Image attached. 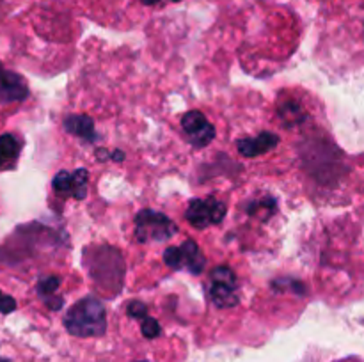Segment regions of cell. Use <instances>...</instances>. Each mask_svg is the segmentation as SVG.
<instances>
[{
    "instance_id": "8992f818",
    "label": "cell",
    "mask_w": 364,
    "mask_h": 362,
    "mask_svg": "<svg viewBox=\"0 0 364 362\" xmlns=\"http://www.w3.org/2000/svg\"><path fill=\"white\" fill-rule=\"evenodd\" d=\"M64 128H66L68 133L84 138V141L87 142H92L96 138L95 121H92L89 116H85V114L68 116L66 119H64Z\"/></svg>"
},
{
    "instance_id": "d6986e66",
    "label": "cell",
    "mask_w": 364,
    "mask_h": 362,
    "mask_svg": "<svg viewBox=\"0 0 364 362\" xmlns=\"http://www.w3.org/2000/svg\"><path fill=\"white\" fill-rule=\"evenodd\" d=\"M274 287H281V290H287V287H290L294 293L301 295V297H304V295H308V287H306V284H302L301 280H291V279H279L276 280V283L272 284Z\"/></svg>"
},
{
    "instance_id": "5b68a950",
    "label": "cell",
    "mask_w": 364,
    "mask_h": 362,
    "mask_svg": "<svg viewBox=\"0 0 364 362\" xmlns=\"http://www.w3.org/2000/svg\"><path fill=\"white\" fill-rule=\"evenodd\" d=\"M277 144H279V137L276 133L262 131L256 138H242V141H238L237 148L242 155L252 158V156H259L263 153L272 151L274 148H277Z\"/></svg>"
},
{
    "instance_id": "83f0119b",
    "label": "cell",
    "mask_w": 364,
    "mask_h": 362,
    "mask_svg": "<svg viewBox=\"0 0 364 362\" xmlns=\"http://www.w3.org/2000/svg\"><path fill=\"white\" fill-rule=\"evenodd\" d=\"M0 362H9V361H7V358H0Z\"/></svg>"
},
{
    "instance_id": "9a60e30c",
    "label": "cell",
    "mask_w": 364,
    "mask_h": 362,
    "mask_svg": "<svg viewBox=\"0 0 364 362\" xmlns=\"http://www.w3.org/2000/svg\"><path fill=\"white\" fill-rule=\"evenodd\" d=\"M276 209H277V202L274 201L272 197H265L263 201H258L255 202V204L249 206V213H251V215H258L259 212H263V220L270 219V216L276 213Z\"/></svg>"
},
{
    "instance_id": "7c38bea8",
    "label": "cell",
    "mask_w": 364,
    "mask_h": 362,
    "mask_svg": "<svg viewBox=\"0 0 364 362\" xmlns=\"http://www.w3.org/2000/svg\"><path fill=\"white\" fill-rule=\"evenodd\" d=\"M87 180H89V172L85 169H77L73 172V195L71 197L78 199H85L87 195Z\"/></svg>"
},
{
    "instance_id": "2e32d148",
    "label": "cell",
    "mask_w": 364,
    "mask_h": 362,
    "mask_svg": "<svg viewBox=\"0 0 364 362\" xmlns=\"http://www.w3.org/2000/svg\"><path fill=\"white\" fill-rule=\"evenodd\" d=\"M164 263H166L171 270L183 268V258H181L180 247H167L166 252H164Z\"/></svg>"
},
{
    "instance_id": "484cf974",
    "label": "cell",
    "mask_w": 364,
    "mask_h": 362,
    "mask_svg": "<svg viewBox=\"0 0 364 362\" xmlns=\"http://www.w3.org/2000/svg\"><path fill=\"white\" fill-rule=\"evenodd\" d=\"M142 4H144V6H155V4H159L160 0H141Z\"/></svg>"
},
{
    "instance_id": "e0dca14e",
    "label": "cell",
    "mask_w": 364,
    "mask_h": 362,
    "mask_svg": "<svg viewBox=\"0 0 364 362\" xmlns=\"http://www.w3.org/2000/svg\"><path fill=\"white\" fill-rule=\"evenodd\" d=\"M279 116L283 117V119L288 123V126H290V124L299 123V121H301V109H299L297 103L287 102L279 109Z\"/></svg>"
},
{
    "instance_id": "52a82bcc",
    "label": "cell",
    "mask_w": 364,
    "mask_h": 362,
    "mask_svg": "<svg viewBox=\"0 0 364 362\" xmlns=\"http://www.w3.org/2000/svg\"><path fill=\"white\" fill-rule=\"evenodd\" d=\"M180 251L181 258H183V268L194 273V275H199L205 270L206 258L201 252V248L198 247V243L192 240H187L180 245Z\"/></svg>"
},
{
    "instance_id": "cb8c5ba5",
    "label": "cell",
    "mask_w": 364,
    "mask_h": 362,
    "mask_svg": "<svg viewBox=\"0 0 364 362\" xmlns=\"http://www.w3.org/2000/svg\"><path fill=\"white\" fill-rule=\"evenodd\" d=\"M96 158H98L100 162H107V160H110V151H107V149L100 148L98 151H96Z\"/></svg>"
},
{
    "instance_id": "ffe728a7",
    "label": "cell",
    "mask_w": 364,
    "mask_h": 362,
    "mask_svg": "<svg viewBox=\"0 0 364 362\" xmlns=\"http://www.w3.org/2000/svg\"><path fill=\"white\" fill-rule=\"evenodd\" d=\"M141 330L142 334H144V337H148V339H155V337H159L160 332H162L160 323L156 322L155 318H149V316H146V318L142 319Z\"/></svg>"
},
{
    "instance_id": "603a6c76",
    "label": "cell",
    "mask_w": 364,
    "mask_h": 362,
    "mask_svg": "<svg viewBox=\"0 0 364 362\" xmlns=\"http://www.w3.org/2000/svg\"><path fill=\"white\" fill-rule=\"evenodd\" d=\"M45 305L52 311H59L64 305V298L59 297V295H50V297L45 298Z\"/></svg>"
},
{
    "instance_id": "277c9868",
    "label": "cell",
    "mask_w": 364,
    "mask_h": 362,
    "mask_svg": "<svg viewBox=\"0 0 364 362\" xmlns=\"http://www.w3.org/2000/svg\"><path fill=\"white\" fill-rule=\"evenodd\" d=\"M28 96V87L20 75L2 70L0 73V102H21Z\"/></svg>"
},
{
    "instance_id": "8fae6325",
    "label": "cell",
    "mask_w": 364,
    "mask_h": 362,
    "mask_svg": "<svg viewBox=\"0 0 364 362\" xmlns=\"http://www.w3.org/2000/svg\"><path fill=\"white\" fill-rule=\"evenodd\" d=\"M52 187L57 194L73 195V172H68V170L57 172L52 181Z\"/></svg>"
},
{
    "instance_id": "d4e9b609",
    "label": "cell",
    "mask_w": 364,
    "mask_h": 362,
    "mask_svg": "<svg viewBox=\"0 0 364 362\" xmlns=\"http://www.w3.org/2000/svg\"><path fill=\"white\" fill-rule=\"evenodd\" d=\"M110 160H112V162H123L124 153L121 151V149H116L114 153H110Z\"/></svg>"
},
{
    "instance_id": "f1b7e54d",
    "label": "cell",
    "mask_w": 364,
    "mask_h": 362,
    "mask_svg": "<svg viewBox=\"0 0 364 362\" xmlns=\"http://www.w3.org/2000/svg\"><path fill=\"white\" fill-rule=\"evenodd\" d=\"M2 70H4V67H2V64H0V73H2Z\"/></svg>"
},
{
    "instance_id": "3957f363",
    "label": "cell",
    "mask_w": 364,
    "mask_h": 362,
    "mask_svg": "<svg viewBox=\"0 0 364 362\" xmlns=\"http://www.w3.org/2000/svg\"><path fill=\"white\" fill-rule=\"evenodd\" d=\"M224 216H226V204L213 195L208 199L191 201L185 213V219L196 229H206L212 224H220Z\"/></svg>"
},
{
    "instance_id": "f546056e",
    "label": "cell",
    "mask_w": 364,
    "mask_h": 362,
    "mask_svg": "<svg viewBox=\"0 0 364 362\" xmlns=\"http://www.w3.org/2000/svg\"><path fill=\"white\" fill-rule=\"evenodd\" d=\"M173 2H180V0H173Z\"/></svg>"
},
{
    "instance_id": "4fadbf2b",
    "label": "cell",
    "mask_w": 364,
    "mask_h": 362,
    "mask_svg": "<svg viewBox=\"0 0 364 362\" xmlns=\"http://www.w3.org/2000/svg\"><path fill=\"white\" fill-rule=\"evenodd\" d=\"M213 138H215V128H213V124L208 123L203 130H199L198 133L191 135L188 141H191V144L194 146V148H205V146H208Z\"/></svg>"
},
{
    "instance_id": "5bb4252c",
    "label": "cell",
    "mask_w": 364,
    "mask_h": 362,
    "mask_svg": "<svg viewBox=\"0 0 364 362\" xmlns=\"http://www.w3.org/2000/svg\"><path fill=\"white\" fill-rule=\"evenodd\" d=\"M20 151V144H18L16 138L11 133H6L0 137V153L6 160H14Z\"/></svg>"
},
{
    "instance_id": "9c48e42d",
    "label": "cell",
    "mask_w": 364,
    "mask_h": 362,
    "mask_svg": "<svg viewBox=\"0 0 364 362\" xmlns=\"http://www.w3.org/2000/svg\"><path fill=\"white\" fill-rule=\"evenodd\" d=\"M208 124V119H206V116L203 112H199V110H192V112H187L183 116V119H181V126H183V130L187 131V135L191 137V135L198 133L199 130H203V128Z\"/></svg>"
},
{
    "instance_id": "30bf717a",
    "label": "cell",
    "mask_w": 364,
    "mask_h": 362,
    "mask_svg": "<svg viewBox=\"0 0 364 362\" xmlns=\"http://www.w3.org/2000/svg\"><path fill=\"white\" fill-rule=\"evenodd\" d=\"M210 280H212L213 284H224V286L235 287V290L238 287L237 275H235V272L230 268V266H224V265L215 266V268L210 272Z\"/></svg>"
},
{
    "instance_id": "7402d4cb",
    "label": "cell",
    "mask_w": 364,
    "mask_h": 362,
    "mask_svg": "<svg viewBox=\"0 0 364 362\" xmlns=\"http://www.w3.org/2000/svg\"><path fill=\"white\" fill-rule=\"evenodd\" d=\"M14 309H16V300L13 297H9V295H2L0 297V312L2 314H11Z\"/></svg>"
},
{
    "instance_id": "4316f807",
    "label": "cell",
    "mask_w": 364,
    "mask_h": 362,
    "mask_svg": "<svg viewBox=\"0 0 364 362\" xmlns=\"http://www.w3.org/2000/svg\"><path fill=\"white\" fill-rule=\"evenodd\" d=\"M7 162V160L6 158H4V156H2V153H0V167H2L4 165V163H6Z\"/></svg>"
},
{
    "instance_id": "ac0fdd59",
    "label": "cell",
    "mask_w": 364,
    "mask_h": 362,
    "mask_svg": "<svg viewBox=\"0 0 364 362\" xmlns=\"http://www.w3.org/2000/svg\"><path fill=\"white\" fill-rule=\"evenodd\" d=\"M59 284H60L59 277H55V275L43 277V279L38 283V293L45 298L50 297V295L55 293L57 287H59Z\"/></svg>"
},
{
    "instance_id": "7a4b0ae2",
    "label": "cell",
    "mask_w": 364,
    "mask_h": 362,
    "mask_svg": "<svg viewBox=\"0 0 364 362\" xmlns=\"http://www.w3.org/2000/svg\"><path fill=\"white\" fill-rule=\"evenodd\" d=\"M178 233V226L164 213L155 209H142L135 216V236L141 243L149 240L164 241Z\"/></svg>"
},
{
    "instance_id": "4dcf8cb0",
    "label": "cell",
    "mask_w": 364,
    "mask_h": 362,
    "mask_svg": "<svg viewBox=\"0 0 364 362\" xmlns=\"http://www.w3.org/2000/svg\"><path fill=\"white\" fill-rule=\"evenodd\" d=\"M141 362H148V361H141Z\"/></svg>"
},
{
    "instance_id": "6da1fadb",
    "label": "cell",
    "mask_w": 364,
    "mask_h": 362,
    "mask_svg": "<svg viewBox=\"0 0 364 362\" xmlns=\"http://www.w3.org/2000/svg\"><path fill=\"white\" fill-rule=\"evenodd\" d=\"M64 327L75 337L103 336L107 330L105 307L95 297L82 298L66 312Z\"/></svg>"
},
{
    "instance_id": "44dd1931",
    "label": "cell",
    "mask_w": 364,
    "mask_h": 362,
    "mask_svg": "<svg viewBox=\"0 0 364 362\" xmlns=\"http://www.w3.org/2000/svg\"><path fill=\"white\" fill-rule=\"evenodd\" d=\"M127 312L130 318H137V319H144L146 316H148V309H146V305L139 300H132L130 304L127 305Z\"/></svg>"
},
{
    "instance_id": "ba28073f",
    "label": "cell",
    "mask_w": 364,
    "mask_h": 362,
    "mask_svg": "<svg viewBox=\"0 0 364 362\" xmlns=\"http://www.w3.org/2000/svg\"><path fill=\"white\" fill-rule=\"evenodd\" d=\"M235 291H237L235 287L224 286V284H213L212 290H210V298H212L217 307H235L238 304V295Z\"/></svg>"
},
{
    "instance_id": "1f68e13d",
    "label": "cell",
    "mask_w": 364,
    "mask_h": 362,
    "mask_svg": "<svg viewBox=\"0 0 364 362\" xmlns=\"http://www.w3.org/2000/svg\"><path fill=\"white\" fill-rule=\"evenodd\" d=\"M0 297H2V293H0Z\"/></svg>"
}]
</instances>
